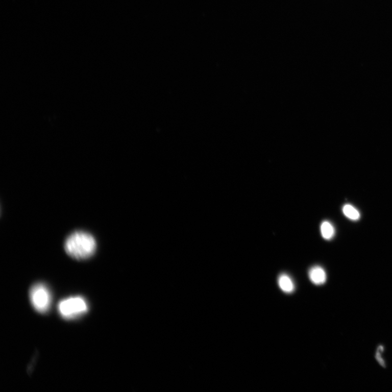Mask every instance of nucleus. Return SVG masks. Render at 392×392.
Segmentation results:
<instances>
[{
    "mask_svg": "<svg viewBox=\"0 0 392 392\" xmlns=\"http://www.w3.org/2000/svg\"><path fill=\"white\" fill-rule=\"evenodd\" d=\"M96 249L94 236L84 231L71 233L65 241L64 250L71 257L83 260L92 256Z\"/></svg>",
    "mask_w": 392,
    "mask_h": 392,
    "instance_id": "1",
    "label": "nucleus"
},
{
    "mask_svg": "<svg viewBox=\"0 0 392 392\" xmlns=\"http://www.w3.org/2000/svg\"><path fill=\"white\" fill-rule=\"evenodd\" d=\"M88 306L86 301L80 297H74L62 300L58 305V310L61 315L66 320L78 318L88 311Z\"/></svg>",
    "mask_w": 392,
    "mask_h": 392,
    "instance_id": "2",
    "label": "nucleus"
},
{
    "mask_svg": "<svg viewBox=\"0 0 392 392\" xmlns=\"http://www.w3.org/2000/svg\"><path fill=\"white\" fill-rule=\"evenodd\" d=\"M31 304L40 313H46L50 309L52 302V293L44 283H37L32 286L30 292Z\"/></svg>",
    "mask_w": 392,
    "mask_h": 392,
    "instance_id": "3",
    "label": "nucleus"
},
{
    "mask_svg": "<svg viewBox=\"0 0 392 392\" xmlns=\"http://www.w3.org/2000/svg\"><path fill=\"white\" fill-rule=\"evenodd\" d=\"M309 279L311 282L317 285L324 284L327 279V276L324 269L320 266L312 267L309 272Z\"/></svg>",
    "mask_w": 392,
    "mask_h": 392,
    "instance_id": "4",
    "label": "nucleus"
},
{
    "mask_svg": "<svg viewBox=\"0 0 392 392\" xmlns=\"http://www.w3.org/2000/svg\"><path fill=\"white\" fill-rule=\"evenodd\" d=\"M280 289L284 292L291 293L295 289V285L291 279V278L287 275L282 274L278 280Z\"/></svg>",
    "mask_w": 392,
    "mask_h": 392,
    "instance_id": "5",
    "label": "nucleus"
},
{
    "mask_svg": "<svg viewBox=\"0 0 392 392\" xmlns=\"http://www.w3.org/2000/svg\"><path fill=\"white\" fill-rule=\"evenodd\" d=\"M321 232L323 238L326 240L331 239L335 234L333 226L329 222H324L321 226Z\"/></svg>",
    "mask_w": 392,
    "mask_h": 392,
    "instance_id": "6",
    "label": "nucleus"
},
{
    "mask_svg": "<svg viewBox=\"0 0 392 392\" xmlns=\"http://www.w3.org/2000/svg\"><path fill=\"white\" fill-rule=\"evenodd\" d=\"M342 210L343 214L350 219L357 220L360 218L361 215L359 211L350 204H346L343 206Z\"/></svg>",
    "mask_w": 392,
    "mask_h": 392,
    "instance_id": "7",
    "label": "nucleus"
}]
</instances>
